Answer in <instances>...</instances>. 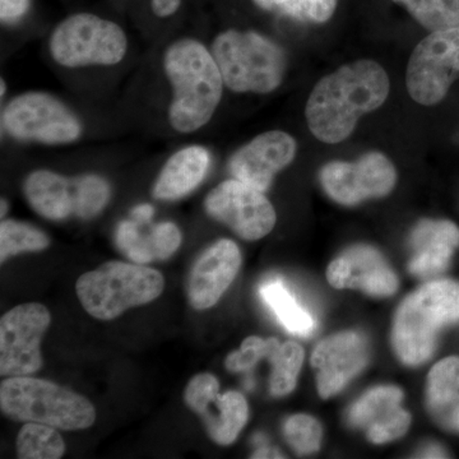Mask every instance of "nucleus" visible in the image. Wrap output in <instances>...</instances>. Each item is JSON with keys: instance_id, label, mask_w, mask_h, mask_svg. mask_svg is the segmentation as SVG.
I'll use <instances>...</instances> for the list:
<instances>
[{"instance_id": "nucleus-1", "label": "nucleus", "mask_w": 459, "mask_h": 459, "mask_svg": "<svg viewBox=\"0 0 459 459\" xmlns=\"http://www.w3.org/2000/svg\"><path fill=\"white\" fill-rule=\"evenodd\" d=\"M389 89L388 74L373 60L341 66L310 93L305 108L310 132L325 143H340L355 131L362 115L385 104Z\"/></svg>"}, {"instance_id": "nucleus-2", "label": "nucleus", "mask_w": 459, "mask_h": 459, "mask_svg": "<svg viewBox=\"0 0 459 459\" xmlns=\"http://www.w3.org/2000/svg\"><path fill=\"white\" fill-rule=\"evenodd\" d=\"M162 66L171 87V128L181 134L204 128L219 108L225 89L212 51L197 39H178L166 48Z\"/></svg>"}, {"instance_id": "nucleus-3", "label": "nucleus", "mask_w": 459, "mask_h": 459, "mask_svg": "<svg viewBox=\"0 0 459 459\" xmlns=\"http://www.w3.org/2000/svg\"><path fill=\"white\" fill-rule=\"evenodd\" d=\"M458 322V283L452 280L425 283L395 312L392 328L395 355L409 367L424 364L433 356L440 332Z\"/></svg>"}, {"instance_id": "nucleus-4", "label": "nucleus", "mask_w": 459, "mask_h": 459, "mask_svg": "<svg viewBox=\"0 0 459 459\" xmlns=\"http://www.w3.org/2000/svg\"><path fill=\"white\" fill-rule=\"evenodd\" d=\"M211 51L225 87L234 92L271 93L285 77V51L262 33L225 30L213 39Z\"/></svg>"}, {"instance_id": "nucleus-5", "label": "nucleus", "mask_w": 459, "mask_h": 459, "mask_svg": "<svg viewBox=\"0 0 459 459\" xmlns=\"http://www.w3.org/2000/svg\"><path fill=\"white\" fill-rule=\"evenodd\" d=\"M0 410L14 421L39 422L66 431L83 430L96 420L95 407L83 395L27 376L3 380Z\"/></svg>"}, {"instance_id": "nucleus-6", "label": "nucleus", "mask_w": 459, "mask_h": 459, "mask_svg": "<svg viewBox=\"0 0 459 459\" xmlns=\"http://www.w3.org/2000/svg\"><path fill=\"white\" fill-rule=\"evenodd\" d=\"M164 289L159 271L117 261L87 272L75 283L83 309L100 320H113L131 307L152 303Z\"/></svg>"}, {"instance_id": "nucleus-7", "label": "nucleus", "mask_w": 459, "mask_h": 459, "mask_svg": "<svg viewBox=\"0 0 459 459\" xmlns=\"http://www.w3.org/2000/svg\"><path fill=\"white\" fill-rule=\"evenodd\" d=\"M49 51L54 62L66 69L114 66L126 56L128 36L114 21L82 12L57 23Z\"/></svg>"}, {"instance_id": "nucleus-8", "label": "nucleus", "mask_w": 459, "mask_h": 459, "mask_svg": "<svg viewBox=\"0 0 459 459\" xmlns=\"http://www.w3.org/2000/svg\"><path fill=\"white\" fill-rule=\"evenodd\" d=\"M23 195L27 204L44 219L51 221H63L71 217L90 220L107 207L111 186L105 178L96 174L69 178L39 169L27 175Z\"/></svg>"}, {"instance_id": "nucleus-9", "label": "nucleus", "mask_w": 459, "mask_h": 459, "mask_svg": "<svg viewBox=\"0 0 459 459\" xmlns=\"http://www.w3.org/2000/svg\"><path fill=\"white\" fill-rule=\"evenodd\" d=\"M2 131L14 141L60 146L80 140L83 126L77 114L56 96L27 91L5 104Z\"/></svg>"}, {"instance_id": "nucleus-10", "label": "nucleus", "mask_w": 459, "mask_h": 459, "mask_svg": "<svg viewBox=\"0 0 459 459\" xmlns=\"http://www.w3.org/2000/svg\"><path fill=\"white\" fill-rule=\"evenodd\" d=\"M459 77V29L431 32L413 50L406 72L411 98L437 104Z\"/></svg>"}, {"instance_id": "nucleus-11", "label": "nucleus", "mask_w": 459, "mask_h": 459, "mask_svg": "<svg viewBox=\"0 0 459 459\" xmlns=\"http://www.w3.org/2000/svg\"><path fill=\"white\" fill-rule=\"evenodd\" d=\"M204 208L208 216L247 241L267 237L277 222L276 211L264 193L234 178L208 193Z\"/></svg>"}, {"instance_id": "nucleus-12", "label": "nucleus", "mask_w": 459, "mask_h": 459, "mask_svg": "<svg viewBox=\"0 0 459 459\" xmlns=\"http://www.w3.org/2000/svg\"><path fill=\"white\" fill-rule=\"evenodd\" d=\"M51 322L47 307L18 305L0 319V376H31L41 369L40 344Z\"/></svg>"}, {"instance_id": "nucleus-13", "label": "nucleus", "mask_w": 459, "mask_h": 459, "mask_svg": "<svg viewBox=\"0 0 459 459\" xmlns=\"http://www.w3.org/2000/svg\"><path fill=\"white\" fill-rule=\"evenodd\" d=\"M319 180L329 198L342 205H356L388 195L397 183V171L388 157L369 152L356 162H328L320 170Z\"/></svg>"}, {"instance_id": "nucleus-14", "label": "nucleus", "mask_w": 459, "mask_h": 459, "mask_svg": "<svg viewBox=\"0 0 459 459\" xmlns=\"http://www.w3.org/2000/svg\"><path fill=\"white\" fill-rule=\"evenodd\" d=\"M184 400L204 421L208 437L220 446L234 443L249 419L246 397L237 391L220 394L219 380L210 373L190 380Z\"/></svg>"}, {"instance_id": "nucleus-15", "label": "nucleus", "mask_w": 459, "mask_h": 459, "mask_svg": "<svg viewBox=\"0 0 459 459\" xmlns=\"http://www.w3.org/2000/svg\"><path fill=\"white\" fill-rule=\"evenodd\" d=\"M369 358V341L360 332H340L323 340L312 355L320 398L328 400L340 394L364 370Z\"/></svg>"}, {"instance_id": "nucleus-16", "label": "nucleus", "mask_w": 459, "mask_h": 459, "mask_svg": "<svg viewBox=\"0 0 459 459\" xmlns=\"http://www.w3.org/2000/svg\"><path fill=\"white\" fill-rule=\"evenodd\" d=\"M296 148V141L289 133H262L231 156L230 174L234 179L267 192L276 175L294 161Z\"/></svg>"}, {"instance_id": "nucleus-17", "label": "nucleus", "mask_w": 459, "mask_h": 459, "mask_svg": "<svg viewBox=\"0 0 459 459\" xmlns=\"http://www.w3.org/2000/svg\"><path fill=\"white\" fill-rule=\"evenodd\" d=\"M304 356L303 347L292 341L280 343L277 338L252 336L243 341L240 350L230 353L225 365L231 373H247L263 359H268L272 367L271 394L283 397L294 391Z\"/></svg>"}, {"instance_id": "nucleus-18", "label": "nucleus", "mask_w": 459, "mask_h": 459, "mask_svg": "<svg viewBox=\"0 0 459 459\" xmlns=\"http://www.w3.org/2000/svg\"><path fill=\"white\" fill-rule=\"evenodd\" d=\"M403 392L398 386L379 385L361 395L347 411V422L362 429L373 444L400 439L409 431V411L401 406Z\"/></svg>"}, {"instance_id": "nucleus-19", "label": "nucleus", "mask_w": 459, "mask_h": 459, "mask_svg": "<svg viewBox=\"0 0 459 459\" xmlns=\"http://www.w3.org/2000/svg\"><path fill=\"white\" fill-rule=\"evenodd\" d=\"M329 285L334 289L360 290L376 298H388L398 290V277L376 247L355 246L329 264Z\"/></svg>"}, {"instance_id": "nucleus-20", "label": "nucleus", "mask_w": 459, "mask_h": 459, "mask_svg": "<svg viewBox=\"0 0 459 459\" xmlns=\"http://www.w3.org/2000/svg\"><path fill=\"white\" fill-rule=\"evenodd\" d=\"M241 267L240 249L229 238L217 240L204 250L193 265L186 287L189 304L205 310L219 303L237 279Z\"/></svg>"}, {"instance_id": "nucleus-21", "label": "nucleus", "mask_w": 459, "mask_h": 459, "mask_svg": "<svg viewBox=\"0 0 459 459\" xmlns=\"http://www.w3.org/2000/svg\"><path fill=\"white\" fill-rule=\"evenodd\" d=\"M409 270L413 276L430 279L446 270L459 247V228L446 220H422L410 237Z\"/></svg>"}, {"instance_id": "nucleus-22", "label": "nucleus", "mask_w": 459, "mask_h": 459, "mask_svg": "<svg viewBox=\"0 0 459 459\" xmlns=\"http://www.w3.org/2000/svg\"><path fill=\"white\" fill-rule=\"evenodd\" d=\"M210 151L201 144H190L172 153L162 166L152 195L160 201H178L201 186L211 168Z\"/></svg>"}, {"instance_id": "nucleus-23", "label": "nucleus", "mask_w": 459, "mask_h": 459, "mask_svg": "<svg viewBox=\"0 0 459 459\" xmlns=\"http://www.w3.org/2000/svg\"><path fill=\"white\" fill-rule=\"evenodd\" d=\"M143 225L124 220L117 225L115 243L126 258L137 263L166 261L177 253L181 246V231L174 222H160L151 226L148 232L142 231Z\"/></svg>"}, {"instance_id": "nucleus-24", "label": "nucleus", "mask_w": 459, "mask_h": 459, "mask_svg": "<svg viewBox=\"0 0 459 459\" xmlns=\"http://www.w3.org/2000/svg\"><path fill=\"white\" fill-rule=\"evenodd\" d=\"M427 409L437 427L459 434V358L443 359L429 371Z\"/></svg>"}, {"instance_id": "nucleus-25", "label": "nucleus", "mask_w": 459, "mask_h": 459, "mask_svg": "<svg viewBox=\"0 0 459 459\" xmlns=\"http://www.w3.org/2000/svg\"><path fill=\"white\" fill-rule=\"evenodd\" d=\"M259 294L290 333L304 337L313 333L316 327V319L298 303L282 280H268L259 289Z\"/></svg>"}, {"instance_id": "nucleus-26", "label": "nucleus", "mask_w": 459, "mask_h": 459, "mask_svg": "<svg viewBox=\"0 0 459 459\" xmlns=\"http://www.w3.org/2000/svg\"><path fill=\"white\" fill-rule=\"evenodd\" d=\"M261 11L290 18L296 22L322 25L336 12L338 0H252Z\"/></svg>"}, {"instance_id": "nucleus-27", "label": "nucleus", "mask_w": 459, "mask_h": 459, "mask_svg": "<svg viewBox=\"0 0 459 459\" xmlns=\"http://www.w3.org/2000/svg\"><path fill=\"white\" fill-rule=\"evenodd\" d=\"M65 444L56 428L39 422H26L17 437V455L21 459H59Z\"/></svg>"}, {"instance_id": "nucleus-28", "label": "nucleus", "mask_w": 459, "mask_h": 459, "mask_svg": "<svg viewBox=\"0 0 459 459\" xmlns=\"http://www.w3.org/2000/svg\"><path fill=\"white\" fill-rule=\"evenodd\" d=\"M431 32L459 29V0H392Z\"/></svg>"}, {"instance_id": "nucleus-29", "label": "nucleus", "mask_w": 459, "mask_h": 459, "mask_svg": "<svg viewBox=\"0 0 459 459\" xmlns=\"http://www.w3.org/2000/svg\"><path fill=\"white\" fill-rule=\"evenodd\" d=\"M50 238L40 229L30 223L3 220L0 223V262L22 253H36L47 249Z\"/></svg>"}, {"instance_id": "nucleus-30", "label": "nucleus", "mask_w": 459, "mask_h": 459, "mask_svg": "<svg viewBox=\"0 0 459 459\" xmlns=\"http://www.w3.org/2000/svg\"><path fill=\"white\" fill-rule=\"evenodd\" d=\"M283 435L298 455H312L318 452L322 446V425L307 413H298L287 419L283 425Z\"/></svg>"}, {"instance_id": "nucleus-31", "label": "nucleus", "mask_w": 459, "mask_h": 459, "mask_svg": "<svg viewBox=\"0 0 459 459\" xmlns=\"http://www.w3.org/2000/svg\"><path fill=\"white\" fill-rule=\"evenodd\" d=\"M31 0H0V21L3 25H14L26 17Z\"/></svg>"}, {"instance_id": "nucleus-32", "label": "nucleus", "mask_w": 459, "mask_h": 459, "mask_svg": "<svg viewBox=\"0 0 459 459\" xmlns=\"http://www.w3.org/2000/svg\"><path fill=\"white\" fill-rule=\"evenodd\" d=\"M181 7V0H151V8L159 18L174 16Z\"/></svg>"}, {"instance_id": "nucleus-33", "label": "nucleus", "mask_w": 459, "mask_h": 459, "mask_svg": "<svg viewBox=\"0 0 459 459\" xmlns=\"http://www.w3.org/2000/svg\"><path fill=\"white\" fill-rule=\"evenodd\" d=\"M155 214V208L151 204H140L133 208L131 212V219L133 221L141 223V225H148Z\"/></svg>"}, {"instance_id": "nucleus-34", "label": "nucleus", "mask_w": 459, "mask_h": 459, "mask_svg": "<svg viewBox=\"0 0 459 459\" xmlns=\"http://www.w3.org/2000/svg\"><path fill=\"white\" fill-rule=\"evenodd\" d=\"M419 457L422 458H446L448 457L446 455V451H444L443 448H440V446H429L427 448L424 449V451L420 452Z\"/></svg>"}, {"instance_id": "nucleus-35", "label": "nucleus", "mask_w": 459, "mask_h": 459, "mask_svg": "<svg viewBox=\"0 0 459 459\" xmlns=\"http://www.w3.org/2000/svg\"><path fill=\"white\" fill-rule=\"evenodd\" d=\"M252 458H283V455L280 452L274 451V449L262 446L252 455Z\"/></svg>"}, {"instance_id": "nucleus-36", "label": "nucleus", "mask_w": 459, "mask_h": 459, "mask_svg": "<svg viewBox=\"0 0 459 459\" xmlns=\"http://www.w3.org/2000/svg\"><path fill=\"white\" fill-rule=\"evenodd\" d=\"M8 205L4 199H2V219H4V214L7 213Z\"/></svg>"}, {"instance_id": "nucleus-37", "label": "nucleus", "mask_w": 459, "mask_h": 459, "mask_svg": "<svg viewBox=\"0 0 459 459\" xmlns=\"http://www.w3.org/2000/svg\"><path fill=\"white\" fill-rule=\"evenodd\" d=\"M0 87H2V93H0V95H2V98H4V91H7V86H5L4 80H2V84H0Z\"/></svg>"}]
</instances>
